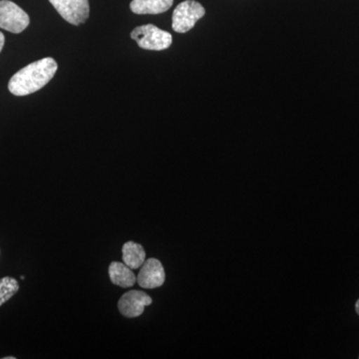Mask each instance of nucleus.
<instances>
[{"mask_svg": "<svg viewBox=\"0 0 359 359\" xmlns=\"http://www.w3.org/2000/svg\"><path fill=\"white\" fill-rule=\"evenodd\" d=\"M57 63L53 58L46 57L16 72L9 80L8 89L15 96H26L43 88L55 75Z\"/></svg>", "mask_w": 359, "mask_h": 359, "instance_id": "obj_1", "label": "nucleus"}, {"mask_svg": "<svg viewBox=\"0 0 359 359\" xmlns=\"http://www.w3.org/2000/svg\"><path fill=\"white\" fill-rule=\"evenodd\" d=\"M131 39L138 46L146 50L161 51L169 48L173 37L169 32L160 29L157 26L146 25L138 26L131 32Z\"/></svg>", "mask_w": 359, "mask_h": 359, "instance_id": "obj_2", "label": "nucleus"}, {"mask_svg": "<svg viewBox=\"0 0 359 359\" xmlns=\"http://www.w3.org/2000/svg\"><path fill=\"white\" fill-rule=\"evenodd\" d=\"M204 6L195 0H186L175 8L172 27L174 32L186 33L192 29L197 21L205 15Z\"/></svg>", "mask_w": 359, "mask_h": 359, "instance_id": "obj_3", "label": "nucleus"}, {"mask_svg": "<svg viewBox=\"0 0 359 359\" xmlns=\"http://www.w3.org/2000/svg\"><path fill=\"white\" fill-rule=\"evenodd\" d=\"M29 23V16L18 4L9 0H0V28L18 34Z\"/></svg>", "mask_w": 359, "mask_h": 359, "instance_id": "obj_4", "label": "nucleus"}, {"mask_svg": "<svg viewBox=\"0 0 359 359\" xmlns=\"http://www.w3.org/2000/svg\"><path fill=\"white\" fill-rule=\"evenodd\" d=\"M63 20L73 25L86 22L89 18L88 0H49Z\"/></svg>", "mask_w": 359, "mask_h": 359, "instance_id": "obj_5", "label": "nucleus"}, {"mask_svg": "<svg viewBox=\"0 0 359 359\" xmlns=\"http://www.w3.org/2000/svg\"><path fill=\"white\" fill-rule=\"evenodd\" d=\"M150 295L141 290H130L122 295L118 302V309L125 318H138L145 311L146 306L152 304Z\"/></svg>", "mask_w": 359, "mask_h": 359, "instance_id": "obj_6", "label": "nucleus"}, {"mask_svg": "<svg viewBox=\"0 0 359 359\" xmlns=\"http://www.w3.org/2000/svg\"><path fill=\"white\" fill-rule=\"evenodd\" d=\"M166 273L164 266L157 259H146L137 276V283L143 289H157L165 283Z\"/></svg>", "mask_w": 359, "mask_h": 359, "instance_id": "obj_7", "label": "nucleus"}, {"mask_svg": "<svg viewBox=\"0 0 359 359\" xmlns=\"http://www.w3.org/2000/svg\"><path fill=\"white\" fill-rule=\"evenodd\" d=\"M174 0H132L130 8L136 14L166 13L173 6Z\"/></svg>", "mask_w": 359, "mask_h": 359, "instance_id": "obj_8", "label": "nucleus"}, {"mask_svg": "<svg viewBox=\"0 0 359 359\" xmlns=\"http://www.w3.org/2000/svg\"><path fill=\"white\" fill-rule=\"evenodd\" d=\"M109 276L112 283L121 287H133L137 282L136 276L125 264L113 262L109 266Z\"/></svg>", "mask_w": 359, "mask_h": 359, "instance_id": "obj_9", "label": "nucleus"}, {"mask_svg": "<svg viewBox=\"0 0 359 359\" xmlns=\"http://www.w3.org/2000/svg\"><path fill=\"white\" fill-rule=\"evenodd\" d=\"M123 262L130 269L141 268L146 261V252L141 245L134 242H127L123 245Z\"/></svg>", "mask_w": 359, "mask_h": 359, "instance_id": "obj_10", "label": "nucleus"}, {"mask_svg": "<svg viewBox=\"0 0 359 359\" xmlns=\"http://www.w3.org/2000/svg\"><path fill=\"white\" fill-rule=\"evenodd\" d=\"M20 290V283L11 276L0 280V306L8 302Z\"/></svg>", "mask_w": 359, "mask_h": 359, "instance_id": "obj_11", "label": "nucleus"}, {"mask_svg": "<svg viewBox=\"0 0 359 359\" xmlns=\"http://www.w3.org/2000/svg\"><path fill=\"white\" fill-rule=\"evenodd\" d=\"M4 42H6V37H4V33L0 32V52L4 46Z\"/></svg>", "mask_w": 359, "mask_h": 359, "instance_id": "obj_12", "label": "nucleus"}, {"mask_svg": "<svg viewBox=\"0 0 359 359\" xmlns=\"http://www.w3.org/2000/svg\"><path fill=\"white\" fill-rule=\"evenodd\" d=\"M355 309H356V313H358V314H359V299L358 302H356Z\"/></svg>", "mask_w": 359, "mask_h": 359, "instance_id": "obj_13", "label": "nucleus"}, {"mask_svg": "<svg viewBox=\"0 0 359 359\" xmlns=\"http://www.w3.org/2000/svg\"><path fill=\"white\" fill-rule=\"evenodd\" d=\"M4 359H15L14 356H8V358H4Z\"/></svg>", "mask_w": 359, "mask_h": 359, "instance_id": "obj_14", "label": "nucleus"}]
</instances>
